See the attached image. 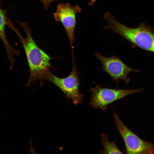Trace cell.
<instances>
[{"instance_id":"cell-4","label":"cell","mask_w":154,"mask_h":154,"mask_svg":"<svg viewBox=\"0 0 154 154\" xmlns=\"http://www.w3.org/2000/svg\"><path fill=\"white\" fill-rule=\"evenodd\" d=\"M116 127L121 135L127 154H154V144L142 140L123 122L115 111L113 113Z\"/></svg>"},{"instance_id":"cell-7","label":"cell","mask_w":154,"mask_h":154,"mask_svg":"<svg viewBox=\"0 0 154 154\" xmlns=\"http://www.w3.org/2000/svg\"><path fill=\"white\" fill-rule=\"evenodd\" d=\"M81 11V9L78 4L73 7L68 2L66 3H60L56 11L52 14L55 20L60 22L63 25L72 49L74 48V31L76 25V15Z\"/></svg>"},{"instance_id":"cell-10","label":"cell","mask_w":154,"mask_h":154,"mask_svg":"<svg viewBox=\"0 0 154 154\" xmlns=\"http://www.w3.org/2000/svg\"><path fill=\"white\" fill-rule=\"evenodd\" d=\"M41 1L43 5L44 9L46 10L48 9L51 4L53 2L59 1L61 0H38Z\"/></svg>"},{"instance_id":"cell-6","label":"cell","mask_w":154,"mask_h":154,"mask_svg":"<svg viewBox=\"0 0 154 154\" xmlns=\"http://www.w3.org/2000/svg\"><path fill=\"white\" fill-rule=\"evenodd\" d=\"M94 54L102 63L101 70L108 74L116 84L120 79L126 84H127L130 79L128 76V74L132 72L139 71L138 70L129 67L116 56L107 57L99 52H95Z\"/></svg>"},{"instance_id":"cell-5","label":"cell","mask_w":154,"mask_h":154,"mask_svg":"<svg viewBox=\"0 0 154 154\" xmlns=\"http://www.w3.org/2000/svg\"><path fill=\"white\" fill-rule=\"evenodd\" d=\"M142 89L130 90L115 89L101 87L97 85L90 89L91 96L89 102L93 108L105 111L108 106L113 102L131 94L139 93Z\"/></svg>"},{"instance_id":"cell-9","label":"cell","mask_w":154,"mask_h":154,"mask_svg":"<svg viewBox=\"0 0 154 154\" xmlns=\"http://www.w3.org/2000/svg\"><path fill=\"white\" fill-rule=\"evenodd\" d=\"M109 134L103 133L101 135V141L104 149L101 151L103 154H123L117 146L116 140L110 142L108 139Z\"/></svg>"},{"instance_id":"cell-3","label":"cell","mask_w":154,"mask_h":154,"mask_svg":"<svg viewBox=\"0 0 154 154\" xmlns=\"http://www.w3.org/2000/svg\"><path fill=\"white\" fill-rule=\"evenodd\" d=\"M73 66L69 75L64 78L57 77L50 71L44 74L43 79L49 81L58 87L64 93L67 99H71L75 105L82 103L84 95L79 91L80 81L75 62L74 52L72 50Z\"/></svg>"},{"instance_id":"cell-2","label":"cell","mask_w":154,"mask_h":154,"mask_svg":"<svg viewBox=\"0 0 154 154\" xmlns=\"http://www.w3.org/2000/svg\"><path fill=\"white\" fill-rule=\"evenodd\" d=\"M103 17L108 23L104 29L111 30L133 45L154 52V34L145 24L131 28L117 21L109 12L104 13Z\"/></svg>"},{"instance_id":"cell-8","label":"cell","mask_w":154,"mask_h":154,"mask_svg":"<svg viewBox=\"0 0 154 154\" xmlns=\"http://www.w3.org/2000/svg\"><path fill=\"white\" fill-rule=\"evenodd\" d=\"M1 1L0 0V38L5 48L7 58L10 62V68L12 70L15 62L13 56L15 55L19 56L21 52L19 50L15 49L11 45L6 37L5 31V27L7 25L6 15L9 8L2 10L1 6Z\"/></svg>"},{"instance_id":"cell-11","label":"cell","mask_w":154,"mask_h":154,"mask_svg":"<svg viewBox=\"0 0 154 154\" xmlns=\"http://www.w3.org/2000/svg\"><path fill=\"white\" fill-rule=\"evenodd\" d=\"M96 0H90V1L89 3V5L92 6L93 5Z\"/></svg>"},{"instance_id":"cell-1","label":"cell","mask_w":154,"mask_h":154,"mask_svg":"<svg viewBox=\"0 0 154 154\" xmlns=\"http://www.w3.org/2000/svg\"><path fill=\"white\" fill-rule=\"evenodd\" d=\"M7 25L11 29L19 38L24 50L27 58L30 72L29 78L26 85L30 86L37 80H39L40 85L44 83V73L51 68H54L50 63L52 59L50 56L40 48L36 44L31 34V29L27 22L17 21V22L25 32L26 37L25 38L7 17Z\"/></svg>"}]
</instances>
